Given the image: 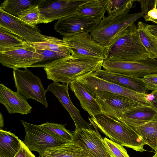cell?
Listing matches in <instances>:
<instances>
[{
  "instance_id": "obj_1",
  "label": "cell",
  "mask_w": 157,
  "mask_h": 157,
  "mask_svg": "<svg viewBox=\"0 0 157 157\" xmlns=\"http://www.w3.org/2000/svg\"><path fill=\"white\" fill-rule=\"evenodd\" d=\"M103 61L71 55L56 60L44 68L48 79L69 85L81 77L101 69Z\"/></svg>"
},
{
  "instance_id": "obj_2",
  "label": "cell",
  "mask_w": 157,
  "mask_h": 157,
  "mask_svg": "<svg viewBox=\"0 0 157 157\" xmlns=\"http://www.w3.org/2000/svg\"><path fill=\"white\" fill-rule=\"evenodd\" d=\"M90 124L110 140L136 151L143 152L146 144L131 127L123 121L104 113L88 117Z\"/></svg>"
},
{
  "instance_id": "obj_3",
  "label": "cell",
  "mask_w": 157,
  "mask_h": 157,
  "mask_svg": "<svg viewBox=\"0 0 157 157\" xmlns=\"http://www.w3.org/2000/svg\"><path fill=\"white\" fill-rule=\"evenodd\" d=\"M150 59L139 37L135 23L126 28L111 47L106 60L134 62Z\"/></svg>"
},
{
  "instance_id": "obj_4",
  "label": "cell",
  "mask_w": 157,
  "mask_h": 157,
  "mask_svg": "<svg viewBox=\"0 0 157 157\" xmlns=\"http://www.w3.org/2000/svg\"><path fill=\"white\" fill-rule=\"evenodd\" d=\"M144 15L140 12L105 17L90 33L92 39L101 46L110 48L123 31Z\"/></svg>"
},
{
  "instance_id": "obj_5",
  "label": "cell",
  "mask_w": 157,
  "mask_h": 157,
  "mask_svg": "<svg viewBox=\"0 0 157 157\" xmlns=\"http://www.w3.org/2000/svg\"><path fill=\"white\" fill-rule=\"evenodd\" d=\"M63 40L69 48L73 57L102 60L107 58L109 48L104 47L94 41L89 33L63 36Z\"/></svg>"
},
{
  "instance_id": "obj_6",
  "label": "cell",
  "mask_w": 157,
  "mask_h": 157,
  "mask_svg": "<svg viewBox=\"0 0 157 157\" xmlns=\"http://www.w3.org/2000/svg\"><path fill=\"white\" fill-rule=\"evenodd\" d=\"M90 73L78 78L76 81L82 84L91 94L100 92H108L128 97L144 105L151 103L146 99V94L119 86L96 76Z\"/></svg>"
},
{
  "instance_id": "obj_7",
  "label": "cell",
  "mask_w": 157,
  "mask_h": 157,
  "mask_svg": "<svg viewBox=\"0 0 157 157\" xmlns=\"http://www.w3.org/2000/svg\"><path fill=\"white\" fill-rule=\"evenodd\" d=\"M42 56L32 44H27L0 50V62L6 67L14 69L32 67L42 61Z\"/></svg>"
},
{
  "instance_id": "obj_8",
  "label": "cell",
  "mask_w": 157,
  "mask_h": 157,
  "mask_svg": "<svg viewBox=\"0 0 157 157\" xmlns=\"http://www.w3.org/2000/svg\"><path fill=\"white\" fill-rule=\"evenodd\" d=\"M13 75L17 92L26 99H34L48 107L46 97L47 91L44 89L40 78L27 68L24 70L14 69Z\"/></svg>"
},
{
  "instance_id": "obj_9",
  "label": "cell",
  "mask_w": 157,
  "mask_h": 157,
  "mask_svg": "<svg viewBox=\"0 0 157 157\" xmlns=\"http://www.w3.org/2000/svg\"><path fill=\"white\" fill-rule=\"evenodd\" d=\"M103 70L126 76L142 78L151 74H157V59H151L134 62L113 61L104 60Z\"/></svg>"
},
{
  "instance_id": "obj_10",
  "label": "cell",
  "mask_w": 157,
  "mask_h": 157,
  "mask_svg": "<svg viewBox=\"0 0 157 157\" xmlns=\"http://www.w3.org/2000/svg\"><path fill=\"white\" fill-rule=\"evenodd\" d=\"M25 132L24 143L31 151L38 152L41 156L49 148L70 142L56 138L44 130L39 125L20 120Z\"/></svg>"
},
{
  "instance_id": "obj_11",
  "label": "cell",
  "mask_w": 157,
  "mask_h": 157,
  "mask_svg": "<svg viewBox=\"0 0 157 157\" xmlns=\"http://www.w3.org/2000/svg\"><path fill=\"white\" fill-rule=\"evenodd\" d=\"M100 105L103 113L121 120L123 114L143 105L125 96L108 92L91 94Z\"/></svg>"
},
{
  "instance_id": "obj_12",
  "label": "cell",
  "mask_w": 157,
  "mask_h": 157,
  "mask_svg": "<svg viewBox=\"0 0 157 157\" xmlns=\"http://www.w3.org/2000/svg\"><path fill=\"white\" fill-rule=\"evenodd\" d=\"M0 26L22 38L28 44L45 41L47 36L42 34L36 25L29 24L0 8Z\"/></svg>"
},
{
  "instance_id": "obj_13",
  "label": "cell",
  "mask_w": 157,
  "mask_h": 157,
  "mask_svg": "<svg viewBox=\"0 0 157 157\" xmlns=\"http://www.w3.org/2000/svg\"><path fill=\"white\" fill-rule=\"evenodd\" d=\"M89 0H40L38 5L42 23H48L75 13L79 7Z\"/></svg>"
},
{
  "instance_id": "obj_14",
  "label": "cell",
  "mask_w": 157,
  "mask_h": 157,
  "mask_svg": "<svg viewBox=\"0 0 157 157\" xmlns=\"http://www.w3.org/2000/svg\"><path fill=\"white\" fill-rule=\"evenodd\" d=\"M101 20L75 13L62 18L54 26L55 30L63 36L77 33H90Z\"/></svg>"
},
{
  "instance_id": "obj_15",
  "label": "cell",
  "mask_w": 157,
  "mask_h": 157,
  "mask_svg": "<svg viewBox=\"0 0 157 157\" xmlns=\"http://www.w3.org/2000/svg\"><path fill=\"white\" fill-rule=\"evenodd\" d=\"M75 129L73 133V140L78 142L92 157H110L106 149L103 139L97 128Z\"/></svg>"
},
{
  "instance_id": "obj_16",
  "label": "cell",
  "mask_w": 157,
  "mask_h": 157,
  "mask_svg": "<svg viewBox=\"0 0 157 157\" xmlns=\"http://www.w3.org/2000/svg\"><path fill=\"white\" fill-rule=\"evenodd\" d=\"M68 84L53 82L49 84L47 90L51 91L67 111L73 119L75 129L83 128L94 130L93 126L82 117L80 111L73 105L69 94Z\"/></svg>"
},
{
  "instance_id": "obj_17",
  "label": "cell",
  "mask_w": 157,
  "mask_h": 157,
  "mask_svg": "<svg viewBox=\"0 0 157 157\" xmlns=\"http://www.w3.org/2000/svg\"><path fill=\"white\" fill-rule=\"evenodd\" d=\"M27 99L18 92H15L4 85L0 84V103L10 114L26 115L31 112L32 107Z\"/></svg>"
},
{
  "instance_id": "obj_18",
  "label": "cell",
  "mask_w": 157,
  "mask_h": 157,
  "mask_svg": "<svg viewBox=\"0 0 157 157\" xmlns=\"http://www.w3.org/2000/svg\"><path fill=\"white\" fill-rule=\"evenodd\" d=\"M93 74L96 76L103 79L139 93L146 94L147 89L141 78L129 77L101 69Z\"/></svg>"
},
{
  "instance_id": "obj_19",
  "label": "cell",
  "mask_w": 157,
  "mask_h": 157,
  "mask_svg": "<svg viewBox=\"0 0 157 157\" xmlns=\"http://www.w3.org/2000/svg\"><path fill=\"white\" fill-rule=\"evenodd\" d=\"M69 86L79 100L81 107L91 117L102 113L101 108L95 98L90 94L84 86L75 80Z\"/></svg>"
},
{
  "instance_id": "obj_20",
  "label": "cell",
  "mask_w": 157,
  "mask_h": 157,
  "mask_svg": "<svg viewBox=\"0 0 157 157\" xmlns=\"http://www.w3.org/2000/svg\"><path fill=\"white\" fill-rule=\"evenodd\" d=\"M157 114V109L152 103L149 105H141L124 113L120 120L132 127L151 120Z\"/></svg>"
},
{
  "instance_id": "obj_21",
  "label": "cell",
  "mask_w": 157,
  "mask_h": 157,
  "mask_svg": "<svg viewBox=\"0 0 157 157\" xmlns=\"http://www.w3.org/2000/svg\"><path fill=\"white\" fill-rule=\"evenodd\" d=\"M42 157H87L90 156L88 151L75 141L55 147L48 148Z\"/></svg>"
},
{
  "instance_id": "obj_22",
  "label": "cell",
  "mask_w": 157,
  "mask_h": 157,
  "mask_svg": "<svg viewBox=\"0 0 157 157\" xmlns=\"http://www.w3.org/2000/svg\"><path fill=\"white\" fill-rule=\"evenodd\" d=\"M20 140L10 131L0 129V157H14L20 148Z\"/></svg>"
},
{
  "instance_id": "obj_23",
  "label": "cell",
  "mask_w": 157,
  "mask_h": 157,
  "mask_svg": "<svg viewBox=\"0 0 157 157\" xmlns=\"http://www.w3.org/2000/svg\"><path fill=\"white\" fill-rule=\"evenodd\" d=\"M155 150L157 147V114L151 120L140 125L131 127Z\"/></svg>"
},
{
  "instance_id": "obj_24",
  "label": "cell",
  "mask_w": 157,
  "mask_h": 157,
  "mask_svg": "<svg viewBox=\"0 0 157 157\" xmlns=\"http://www.w3.org/2000/svg\"><path fill=\"white\" fill-rule=\"evenodd\" d=\"M108 0H89L82 4L76 13L101 20L107 11Z\"/></svg>"
},
{
  "instance_id": "obj_25",
  "label": "cell",
  "mask_w": 157,
  "mask_h": 157,
  "mask_svg": "<svg viewBox=\"0 0 157 157\" xmlns=\"http://www.w3.org/2000/svg\"><path fill=\"white\" fill-rule=\"evenodd\" d=\"M36 48L48 49L63 55L65 57L71 56L69 48L63 40L52 36H47L44 41L29 43Z\"/></svg>"
},
{
  "instance_id": "obj_26",
  "label": "cell",
  "mask_w": 157,
  "mask_h": 157,
  "mask_svg": "<svg viewBox=\"0 0 157 157\" xmlns=\"http://www.w3.org/2000/svg\"><path fill=\"white\" fill-rule=\"evenodd\" d=\"M144 23L139 21L137 30L143 45L149 54L150 59H157V42L146 30Z\"/></svg>"
},
{
  "instance_id": "obj_27",
  "label": "cell",
  "mask_w": 157,
  "mask_h": 157,
  "mask_svg": "<svg viewBox=\"0 0 157 157\" xmlns=\"http://www.w3.org/2000/svg\"><path fill=\"white\" fill-rule=\"evenodd\" d=\"M135 0H108L107 11L108 16H117L128 14L135 6Z\"/></svg>"
},
{
  "instance_id": "obj_28",
  "label": "cell",
  "mask_w": 157,
  "mask_h": 157,
  "mask_svg": "<svg viewBox=\"0 0 157 157\" xmlns=\"http://www.w3.org/2000/svg\"><path fill=\"white\" fill-rule=\"evenodd\" d=\"M39 126L56 138L69 142L73 141V133L66 129L65 125L54 123L46 122Z\"/></svg>"
},
{
  "instance_id": "obj_29",
  "label": "cell",
  "mask_w": 157,
  "mask_h": 157,
  "mask_svg": "<svg viewBox=\"0 0 157 157\" xmlns=\"http://www.w3.org/2000/svg\"><path fill=\"white\" fill-rule=\"evenodd\" d=\"M39 1L28 0H6L1 4L0 8L13 16L17 17V14L30 6L38 4Z\"/></svg>"
},
{
  "instance_id": "obj_30",
  "label": "cell",
  "mask_w": 157,
  "mask_h": 157,
  "mask_svg": "<svg viewBox=\"0 0 157 157\" xmlns=\"http://www.w3.org/2000/svg\"><path fill=\"white\" fill-rule=\"evenodd\" d=\"M28 43L22 38L0 26V50L22 46Z\"/></svg>"
},
{
  "instance_id": "obj_31",
  "label": "cell",
  "mask_w": 157,
  "mask_h": 157,
  "mask_svg": "<svg viewBox=\"0 0 157 157\" xmlns=\"http://www.w3.org/2000/svg\"><path fill=\"white\" fill-rule=\"evenodd\" d=\"M38 3L32 5L21 12L17 14V17L33 25L42 23L41 14Z\"/></svg>"
},
{
  "instance_id": "obj_32",
  "label": "cell",
  "mask_w": 157,
  "mask_h": 157,
  "mask_svg": "<svg viewBox=\"0 0 157 157\" xmlns=\"http://www.w3.org/2000/svg\"><path fill=\"white\" fill-rule=\"evenodd\" d=\"M103 139L105 146L110 157H130L123 146L106 137Z\"/></svg>"
},
{
  "instance_id": "obj_33",
  "label": "cell",
  "mask_w": 157,
  "mask_h": 157,
  "mask_svg": "<svg viewBox=\"0 0 157 157\" xmlns=\"http://www.w3.org/2000/svg\"><path fill=\"white\" fill-rule=\"evenodd\" d=\"M36 49L37 52L42 56L43 59L42 61L36 63L32 67H44L56 60L65 57L61 54L48 49L37 48Z\"/></svg>"
},
{
  "instance_id": "obj_34",
  "label": "cell",
  "mask_w": 157,
  "mask_h": 157,
  "mask_svg": "<svg viewBox=\"0 0 157 157\" xmlns=\"http://www.w3.org/2000/svg\"><path fill=\"white\" fill-rule=\"evenodd\" d=\"M147 90H157V74L147 75L141 78Z\"/></svg>"
},
{
  "instance_id": "obj_35",
  "label": "cell",
  "mask_w": 157,
  "mask_h": 157,
  "mask_svg": "<svg viewBox=\"0 0 157 157\" xmlns=\"http://www.w3.org/2000/svg\"><path fill=\"white\" fill-rule=\"evenodd\" d=\"M156 0H137L141 6V12L144 16L155 7Z\"/></svg>"
},
{
  "instance_id": "obj_36",
  "label": "cell",
  "mask_w": 157,
  "mask_h": 157,
  "mask_svg": "<svg viewBox=\"0 0 157 157\" xmlns=\"http://www.w3.org/2000/svg\"><path fill=\"white\" fill-rule=\"evenodd\" d=\"M21 147L14 157H36L29 148L21 140Z\"/></svg>"
},
{
  "instance_id": "obj_37",
  "label": "cell",
  "mask_w": 157,
  "mask_h": 157,
  "mask_svg": "<svg viewBox=\"0 0 157 157\" xmlns=\"http://www.w3.org/2000/svg\"><path fill=\"white\" fill-rule=\"evenodd\" d=\"M146 22L151 21L157 24V9L155 7L144 17Z\"/></svg>"
},
{
  "instance_id": "obj_38",
  "label": "cell",
  "mask_w": 157,
  "mask_h": 157,
  "mask_svg": "<svg viewBox=\"0 0 157 157\" xmlns=\"http://www.w3.org/2000/svg\"><path fill=\"white\" fill-rule=\"evenodd\" d=\"M146 30L157 42V24L149 25L144 23Z\"/></svg>"
},
{
  "instance_id": "obj_39",
  "label": "cell",
  "mask_w": 157,
  "mask_h": 157,
  "mask_svg": "<svg viewBox=\"0 0 157 157\" xmlns=\"http://www.w3.org/2000/svg\"><path fill=\"white\" fill-rule=\"evenodd\" d=\"M145 97L147 100L151 103L155 100L154 96L151 93L149 94H146Z\"/></svg>"
},
{
  "instance_id": "obj_40",
  "label": "cell",
  "mask_w": 157,
  "mask_h": 157,
  "mask_svg": "<svg viewBox=\"0 0 157 157\" xmlns=\"http://www.w3.org/2000/svg\"><path fill=\"white\" fill-rule=\"evenodd\" d=\"M0 113V129H2L4 126V119L1 113Z\"/></svg>"
},
{
  "instance_id": "obj_41",
  "label": "cell",
  "mask_w": 157,
  "mask_h": 157,
  "mask_svg": "<svg viewBox=\"0 0 157 157\" xmlns=\"http://www.w3.org/2000/svg\"><path fill=\"white\" fill-rule=\"evenodd\" d=\"M151 93L154 96L155 100H157V90L155 91H152Z\"/></svg>"
},
{
  "instance_id": "obj_42",
  "label": "cell",
  "mask_w": 157,
  "mask_h": 157,
  "mask_svg": "<svg viewBox=\"0 0 157 157\" xmlns=\"http://www.w3.org/2000/svg\"><path fill=\"white\" fill-rule=\"evenodd\" d=\"M152 103L155 107L157 109V100H154Z\"/></svg>"
},
{
  "instance_id": "obj_43",
  "label": "cell",
  "mask_w": 157,
  "mask_h": 157,
  "mask_svg": "<svg viewBox=\"0 0 157 157\" xmlns=\"http://www.w3.org/2000/svg\"><path fill=\"white\" fill-rule=\"evenodd\" d=\"M152 157H157V154L155 153V154Z\"/></svg>"
},
{
  "instance_id": "obj_44",
  "label": "cell",
  "mask_w": 157,
  "mask_h": 157,
  "mask_svg": "<svg viewBox=\"0 0 157 157\" xmlns=\"http://www.w3.org/2000/svg\"><path fill=\"white\" fill-rule=\"evenodd\" d=\"M155 153L157 154V147L155 150Z\"/></svg>"
},
{
  "instance_id": "obj_45",
  "label": "cell",
  "mask_w": 157,
  "mask_h": 157,
  "mask_svg": "<svg viewBox=\"0 0 157 157\" xmlns=\"http://www.w3.org/2000/svg\"><path fill=\"white\" fill-rule=\"evenodd\" d=\"M42 157L41 156H40V155H39V156H38V157Z\"/></svg>"
},
{
  "instance_id": "obj_46",
  "label": "cell",
  "mask_w": 157,
  "mask_h": 157,
  "mask_svg": "<svg viewBox=\"0 0 157 157\" xmlns=\"http://www.w3.org/2000/svg\"><path fill=\"white\" fill-rule=\"evenodd\" d=\"M91 157V156H88V157Z\"/></svg>"
}]
</instances>
